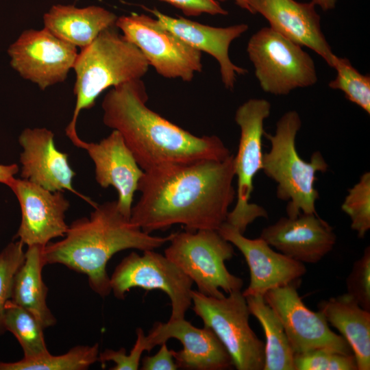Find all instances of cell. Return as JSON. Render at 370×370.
Here are the masks:
<instances>
[{
	"label": "cell",
	"instance_id": "obj_30",
	"mask_svg": "<svg viewBox=\"0 0 370 370\" xmlns=\"http://www.w3.org/2000/svg\"><path fill=\"white\" fill-rule=\"evenodd\" d=\"M24 244L18 240L0 252V336L5 332V305L11 299L14 278L25 260Z\"/></svg>",
	"mask_w": 370,
	"mask_h": 370
},
{
	"label": "cell",
	"instance_id": "obj_36",
	"mask_svg": "<svg viewBox=\"0 0 370 370\" xmlns=\"http://www.w3.org/2000/svg\"><path fill=\"white\" fill-rule=\"evenodd\" d=\"M18 170L19 168L16 164H0V183L9 186Z\"/></svg>",
	"mask_w": 370,
	"mask_h": 370
},
{
	"label": "cell",
	"instance_id": "obj_10",
	"mask_svg": "<svg viewBox=\"0 0 370 370\" xmlns=\"http://www.w3.org/2000/svg\"><path fill=\"white\" fill-rule=\"evenodd\" d=\"M111 292L124 299L132 288L165 293L171 304L169 320L184 319L192 304L193 282L164 255L146 250L143 255L132 252L115 267L110 278Z\"/></svg>",
	"mask_w": 370,
	"mask_h": 370
},
{
	"label": "cell",
	"instance_id": "obj_26",
	"mask_svg": "<svg viewBox=\"0 0 370 370\" xmlns=\"http://www.w3.org/2000/svg\"><path fill=\"white\" fill-rule=\"evenodd\" d=\"M98 343L77 345L61 355L49 352L15 362H0V370H85L98 361Z\"/></svg>",
	"mask_w": 370,
	"mask_h": 370
},
{
	"label": "cell",
	"instance_id": "obj_5",
	"mask_svg": "<svg viewBox=\"0 0 370 370\" xmlns=\"http://www.w3.org/2000/svg\"><path fill=\"white\" fill-rule=\"evenodd\" d=\"M301 127L299 114L290 110L278 121L274 134H264L271 147L263 153L261 170L277 184V197L287 201L286 212L290 218L301 213H317L315 203L319 195L314 187L316 174L328 169L325 159L319 151L312 153L309 162L299 155L296 137Z\"/></svg>",
	"mask_w": 370,
	"mask_h": 370
},
{
	"label": "cell",
	"instance_id": "obj_31",
	"mask_svg": "<svg viewBox=\"0 0 370 370\" xmlns=\"http://www.w3.org/2000/svg\"><path fill=\"white\" fill-rule=\"evenodd\" d=\"M295 370H358L354 354L317 349L295 354Z\"/></svg>",
	"mask_w": 370,
	"mask_h": 370
},
{
	"label": "cell",
	"instance_id": "obj_17",
	"mask_svg": "<svg viewBox=\"0 0 370 370\" xmlns=\"http://www.w3.org/2000/svg\"><path fill=\"white\" fill-rule=\"evenodd\" d=\"M243 255L250 272L244 297L263 296L270 289L295 283L306 273L304 263L274 251L261 238H246L239 230L225 221L217 230Z\"/></svg>",
	"mask_w": 370,
	"mask_h": 370
},
{
	"label": "cell",
	"instance_id": "obj_21",
	"mask_svg": "<svg viewBox=\"0 0 370 370\" xmlns=\"http://www.w3.org/2000/svg\"><path fill=\"white\" fill-rule=\"evenodd\" d=\"M145 9L152 13L163 27L188 45L213 56L219 64L221 80L227 89L234 88L237 75L247 73L246 69L235 65L231 61L229 48L234 40L248 30V25L241 23L226 27H216L182 16L173 18L160 12L156 8Z\"/></svg>",
	"mask_w": 370,
	"mask_h": 370
},
{
	"label": "cell",
	"instance_id": "obj_24",
	"mask_svg": "<svg viewBox=\"0 0 370 370\" xmlns=\"http://www.w3.org/2000/svg\"><path fill=\"white\" fill-rule=\"evenodd\" d=\"M43 246L31 245L14 278L11 301L29 312L46 329L56 324V319L47 304L48 288L42 271L47 264Z\"/></svg>",
	"mask_w": 370,
	"mask_h": 370
},
{
	"label": "cell",
	"instance_id": "obj_8",
	"mask_svg": "<svg viewBox=\"0 0 370 370\" xmlns=\"http://www.w3.org/2000/svg\"><path fill=\"white\" fill-rule=\"evenodd\" d=\"M301 47L269 27L251 36L247 52L263 91L286 95L317 83L314 61Z\"/></svg>",
	"mask_w": 370,
	"mask_h": 370
},
{
	"label": "cell",
	"instance_id": "obj_27",
	"mask_svg": "<svg viewBox=\"0 0 370 370\" xmlns=\"http://www.w3.org/2000/svg\"><path fill=\"white\" fill-rule=\"evenodd\" d=\"M5 326L21 346L23 358H35L49 352L42 325L29 312L11 299L5 305Z\"/></svg>",
	"mask_w": 370,
	"mask_h": 370
},
{
	"label": "cell",
	"instance_id": "obj_28",
	"mask_svg": "<svg viewBox=\"0 0 370 370\" xmlns=\"http://www.w3.org/2000/svg\"><path fill=\"white\" fill-rule=\"evenodd\" d=\"M332 68L336 77L331 80L328 86L344 92L349 101L356 104L368 114H370V75H363L356 69L346 58L334 55Z\"/></svg>",
	"mask_w": 370,
	"mask_h": 370
},
{
	"label": "cell",
	"instance_id": "obj_38",
	"mask_svg": "<svg viewBox=\"0 0 370 370\" xmlns=\"http://www.w3.org/2000/svg\"><path fill=\"white\" fill-rule=\"evenodd\" d=\"M219 1H225L227 0H217ZM236 5H238L241 8L245 9V1L246 0H234Z\"/></svg>",
	"mask_w": 370,
	"mask_h": 370
},
{
	"label": "cell",
	"instance_id": "obj_23",
	"mask_svg": "<svg viewBox=\"0 0 370 370\" xmlns=\"http://www.w3.org/2000/svg\"><path fill=\"white\" fill-rule=\"evenodd\" d=\"M319 310L345 339L356 358L358 370L370 369V312L347 293L323 300Z\"/></svg>",
	"mask_w": 370,
	"mask_h": 370
},
{
	"label": "cell",
	"instance_id": "obj_29",
	"mask_svg": "<svg viewBox=\"0 0 370 370\" xmlns=\"http://www.w3.org/2000/svg\"><path fill=\"white\" fill-rule=\"evenodd\" d=\"M341 209L351 220V228L359 238L370 229V173H362L358 182L347 191Z\"/></svg>",
	"mask_w": 370,
	"mask_h": 370
},
{
	"label": "cell",
	"instance_id": "obj_19",
	"mask_svg": "<svg viewBox=\"0 0 370 370\" xmlns=\"http://www.w3.org/2000/svg\"><path fill=\"white\" fill-rule=\"evenodd\" d=\"M260 238L285 256L309 264L319 262L336 241L333 228L317 213L281 217L263 228Z\"/></svg>",
	"mask_w": 370,
	"mask_h": 370
},
{
	"label": "cell",
	"instance_id": "obj_2",
	"mask_svg": "<svg viewBox=\"0 0 370 370\" xmlns=\"http://www.w3.org/2000/svg\"><path fill=\"white\" fill-rule=\"evenodd\" d=\"M147 100L145 84L137 79L112 87L101 103L104 125L121 134L144 171L231 155L217 136L190 133L149 109Z\"/></svg>",
	"mask_w": 370,
	"mask_h": 370
},
{
	"label": "cell",
	"instance_id": "obj_6",
	"mask_svg": "<svg viewBox=\"0 0 370 370\" xmlns=\"http://www.w3.org/2000/svg\"><path fill=\"white\" fill-rule=\"evenodd\" d=\"M234 255L233 245L217 230L175 232L164 256L175 264L197 286L201 293L223 297L241 291L243 281L227 270L225 262Z\"/></svg>",
	"mask_w": 370,
	"mask_h": 370
},
{
	"label": "cell",
	"instance_id": "obj_11",
	"mask_svg": "<svg viewBox=\"0 0 370 370\" xmlns=\"http://www.w3.org/2000/svg\"><path fill=\"white\" fill-rule=\"evenodd\" d=\"M116 27L162 77L190 82L196 72L202 71L201 51L166 29L157 18L133 13L118 17Z\"/></svg>",
	"mask_w": 370,
	"mask_h": 370
},
{
	"label": "cell",
	"instance_id": "obj_18",
	"mask_svg": "<svg viewBox=\"0 0 370 370\" xmlns=\"http://www.w3.org/2000/svg\"><path fill=\"white\" fill-rule=\"evenodd\" d=\"M79 148L86 150L93 162L97 183L103 188H115L118 208L125 217L130 219L134 193L138 190L144 171L121 134L112 130L98 143L83 140Z\"/></svg>",
	"mask_w": 370,
	"mask_h": 370
},
{
	"label": "cell",
	"instance_id": "obj_35",
	"mask_svg": "<svg viewBox=\"0 0 370 370\" xmlns=\"http://www.w3.org/2000/svg\"><path fill=\"white\" fill-rule=\"evenodd\" d=\"M159 351L153 356H146L142 358V370H176L178 369L173 356V350L169 349L166 343L160 345Z\"/></svg>",
	"mask_w": 370,
	"mask_h": 370
},
{
	"label": "cell",
	"instance_id": "obj_22",
	"mask_svg": "<svg viewBox=\"0 0 370 370\" xmlns=\"http://www.w3.org/2000/svg\"><path fill=\"white\" fill-rule=\"evenodd\" d=\"M117 16L95 5L77 8L54 5L43 16L44 28L81 49L88 47L105 29L116 25Z\"/></svg>",
	"mask_w": 370,
	"mask_h": 370
},
{
	"label": "cell",
	"instance_id": "obj_1",
	"mask_svg": "<svg viewBox=\"0 0 370 370\" xmlns=\"http://www.w3.org/2000/svg\"><path fill=\"white\" fill-rule=\"evenodd\" d=\"M234 155L159 166L140 178V197L130 221L148 234L173 225L186 230H218L236 199Z\"/></svg>",
	"mask_w": 370,
	"mask_h": 370
},
{
	"label": "cell",
	"instance_id": "obj_32",
	"mask_svg": "<svg viewBox=\"0 0 370 370\" xmlns=\"http://www.w3.org/2000/svg\"><path fill=\"white\" fill-rule=\"evenodd\" d=\"M347 293L365 310L370 312V247L354 262L346 281Z\"/></svg>",
	"mask_w": 370,
	"mask_h": 370
},
{
	"label": "cell",
	"instance_id": "obj_4",
	"mask_svg": "<svg viewBox=\"0 0 370 370\" xmlns=\"http://www.w3.org/2000/svg\"><path fill=\"white\" fill-rule=\"evenodd\" d=\"M149 64L140 50L121 34L116 25L103 30L88 47L81 49L73 69L76 97L71 121L65 129L67 137L79 148L83 140L76 131L83 110L92 108L99 95L109 87L141 79Z\"/></svg>",
	"mask_w": 370,
	"mask_h": 370
},
{
	"label": "cell",
	"instance_id": "obj_25",
	"mask_svg": "<svg viewBox=\"0 0 370 370\" xmlns=\"http://www.w3.org/2000/svg\"><path fill=\"white\" fill-rule=\"evenodd\" d=\"M245 297L250 314L256 318L264 332L263 370H295V353L276 313L265 302L263 296Z\"/></svg>",
	"mask_w": 370,
	"mask_h": 370
},
{
	"label": "cell",
	"instance_id": "obj_20",
	"mask_svg": "<svg viewBox=\"0 0 370 370\" xmlns=\"http://www.w3.org/2000/svg\"><path fill=\"white\" fill-rule=\"evenodd\" d=\"M245 10L258 13L271 29L319 55L332 67L335 54L321 28V18L315 5L295 0H246Z\"/></svg>",
	"mask_w": 370,
	"mask_h": 370
},
{
	"label": "cell",
	"instance_id": "obj_12",
	"mask_svg": "<svg viewBox=\"0 0 370 370\" xmlns=\"http://www.w3.org/2000/svg\"><path fill=\"white\" fill-rule=\"evenodd\" d=\"M263 298L280 320L295 354L317 349L353 354L345 339L330 328L324 315L304 304L295 283L270 289Z\"/></svg>",
	"mask_w": 370,
	"mask_h": 370
},
{
	"label": "cell",
	"instance_id": "obj_37",
	"mask_svg": "<svg viewBox=\"0 0 370 370\" xmlns=\"http://www.w3.org/2000/svg\"><path fill=\"white\" fill-rule=\"evenodd\" d=\"M337 0H312L314 5H319L323 11H328L335 8Z\"/></svg>",
	"mask_w": 370,
	"mask_h": 370
},
{
	"label": "cell",
	"instance_id": "obj_13",
	"mask_svg": "<svg viewBox=\"0 0 370 370\" xmlns=\"http://www.w3.org/2000/svg\"><path fill=\"white\" fill-rule=\"evenodd\" d=\"M8 53L12 67L42 90L63 82L78 56L76 47L45 28L23 31Z\"/></svg>",
	"mask_w": 370,
	"mask_h": 370
},
{
	"label": "cell",
	"instance_id": "obj_15",
	"mask_svg": "<svg viewBox=\"0 0 370 370\" xmlns=\"http://www.w3.org/2000/svg\"><path fill=\"white\" fill-rule=\"evenodd\" d=\"M54 134L45 127L25 128L18 137L22 147L20 154L21 177L50 191L68 190L93 208L97 204L73 186L76 173L69 155L57 149Z\"/></svg>",
	"mask_w": 370,
	"mask_h": 370
},
{
	"label": "cell",
	"instance_id": "obj_3",
	"mask_svg": "<svg viewBox=\"0 0 370 370\" xmlns=\"http://www.w3.org/2000/svg\"><path fill=\"white\" fill-rule=\"evenodd\" d=\"M175 233L151 236L119 210L116 201L97 204L89 217L75 219L63 238L43 248L47 264H60L86 275L90 288L104 298L111 293L106 271L109 260L123 250H155L169 242Z\"/></svg>",
	"mask_w": 370,
	"mask_h": 370
},
{
	"label": "cell",
	"instance_id": "obj_9",
	"mask_svg": "<svg viewBox=\"0 0 370 370\" xmlns=\"http://www.w3.org/2000/svg\"><path fill=\"white\" fill-rule=\"evenodd\" d=\"M271 106L264 99H250L236 110L234 120L241 135L236 155L234 156V172L237 178L236 205L229 211L226 222L244 234L256 219H267L268 213L261 206L250 203L254 179L262 169V139L264 122L271 114Z\"/></svg>",
	"mask_w": 370,
	"mask_h": 370
},
{
	"label": "cell",
	"instance_id": "obj_7",
	"mask_svg": "<svg viewBox=\"0 0 370 370\" xmlns=\"http://www.w3.org/2000/svg\"><path fill=\"white\" fill-rule=\"evenodd\" d=\"M193 310L225 346L238 370H263L264 343L249 323V310L241 291L213 297L191 292Z\"/></svg>",
	"mask_w": 370,
	"mask_h": 370
},
{
	"label": "cell",
	"instance_id": "obj_34",
	"mask_svg": "<svg viewBox=\"0 0 370 370\" xmlns=\"http://www.w3.org/2000/svg\"><path fill=\"white\" fill-rule=\"evenodd\" d=\"M181 10L186 16H196L204 13L211 15H226L224 10L217 0H161Z\"/></svg>",
	"mask_w": 370,
	"mask_h": 370
},
{
	"label": "cell",
	"instance_id": "obj_14",
	"mask_svg": "<svg viewBox=\"0 0 370 370\" xmlns=\"http://www.w3.org/2000/svg\"><path fill=\"white\" fill-rule=\"evenodd\" d=\"M8 187L20 204L21 221L15 238L24 245L45 247L65 235L69 227L65 214L70 203L64 192L50 191L22 178H14Z\"/></svg>",
	"mask_w": 370,
	"mask_h": 370
},
{
	"label": "cell",
	"instance_id": "obj_33",
	"mask_svg": "<svg viewBox=\"0 0 370 370\" xmlns=\"http://www.w3.org/2000/svg\"><path fill=\"white\" fill-rule=\"evenodd\" d=\"M136 340L129 355L126 349L121 347L118 350L106 349L99 354L98 361L106 362L112 361L115 365L112 370H137L140 366L142 354L147 351L146 336L142 328L136 330Z\"/></svg>",
	"mask_w": 370,
	"mask_h": 370
},
{
	"label": "cell",
	"instance_id": "obj_16",
	"mask_svg": "<svg viewBox=\"0 0 370 370\" xmlns=\"http://www.w3.org/2000/svg\"><path fill=\"white\" fill-rule=\"evenodd\" d=\"M172 338L183 345L179 351L173 350L178 368L223 370L234 367L225 346L210 328L195 327L184 318L169 320L166 323H155L146 336L147 351L150 352Z\"/></svg>",
	"mask_w": 370,
	"mask_h": 370
}]
</instances>
